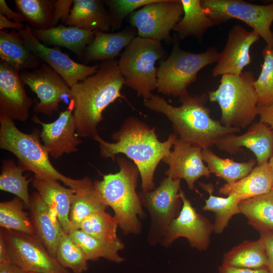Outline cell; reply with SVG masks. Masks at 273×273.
Instances as JSON below:
<instances>
[{
	"mask_svg": "<svg viewBox=\"0 0 273 273\" xmlns=\"http://www.w3.org/2000/svg\"><path fill=\"white\" fill-rule=\"evenodd\" d=\"M115 143H109L99 135L94 139L99 144L102 157L115 159V155L125 154L137 166L141 177L143 192L155 189L154 175L160 161L170 153V149L177 138L171 133L168 139L160 142L155 128H150L139 119L130 117L125 120L120 129L113 133Z\"/></svg>",
	"mask_w": 273,
	"mask_h": 273,
	"instance_id": "obj_1",
	"label": "cell"
},
{
	"mask_svg": "<svg viewBox=\"0 0 273 273\" xmlns=\"http://www.w3.org/2000/svg\"><path fill=\"white\" fill-rule=\"evenodd\" d=\"M218 54L214 48L200 53L185 51L175 42L169 56L157 68L158 92L179 97L188 94L187 88L197 80L198 72L216 63Z\"/></svg>",
	"mask_w": 273,
	"mask_h": 273,
	"instance_id": "obj_8",
	"label": "cell"
},
{
	"mask_svg": "<svg viewBox=\"0 0 273 273\" xmlns=\"http://www.w3.org/2000/svg\"><path fill=\"white\" fill-rule=\"evenodd\" d=\"M93 31H108L112 28L110 14L99 0H73L70 15L65 22Z\"/></svg>",
	"mask_w": 273,
	"mask_h": 273,
	"instance_id": "obj_24",
	"label": "cell"
},
{
	"mask_svg": "<svg viewBox=\"0 0 273 273\" xmlns=\"http://www.w3.org/2000/svg\"><path fill=\"white\" fill-rule=\"evenodd\" d=\"M206 14L216 24L238 19L252 28L266 46L273 48V1L268 5H256L243 0H202Z\"/></svg>",
	"mask_w": 273,
	"mask_h": 273,
	"instance_id": "obj_9",
	"label": "cell"
},
{
	"mask_svg": "<svg viewBox=\"0 0 273 273\" xmlns=\"http://www.w3.org/2000/svg\"><path fill=\"white\" fill-rule=\"evenodd\" d=\"M107 207L98 196L94 184L87 177L84 185L75 191L72 199L69 214L71 231L78 229L81 222L90 215L105 210Z\"/></svg>",
	"mask_w": 273,
	"mask_h": 273,
	"instance_id": "obj_32",
	"label": "cell"
},
{
	"mask_svg": "<svg viewBox=\"0 0 273 273\" xmlns=\"http://www.w3.org/2000/svg\"><path fill=\"white\" fill-rule=\"evenodd\" d=\"M21 73L0 63V113L13 120L26 121L32 100L27 96Z\"/></svg>",
	"mask_w": 273,
	"mask_h": 273,
	"instance_id": "obj_20",
	"label": "cell"
},
{
	"mask_svg": "<svg viewBox=\"0 0 273 273\" xmlns=\"http://www.w3.org/2000/svg\"><path fill=\"white\" fill-rule=\"evenodd\" d=\"M0 58L1 62L19 72L36 69L42 63L26 48L15 29L10 32L0 31Z\"/></svg>",
	"mask_w": 273,
	"mask_h": 273,
	"instance_id": "obj_26",
	"label": "cell"
},
{
	"mask_svg": "<svg viewBox=\"0 0 273 273\" xmlns=\"http://www.w3.org/2000/svg\"><path fill=\"white\" fill-rule=\"evenodd\" d=\"M183 14L181 0H158L132 13L130 22L138 36L169 41L170 31Z\"/></svg>",
	"mask_w": 273,
	"mask_h": 273,
	"instance_id": "obj_12",
	"label": "cell"
},
{
	"mask_svg": "<svg viewBox=\"0 0 273 273\" xmlns=\"http://www.w3.org/2000/svg\"><path fill=\"white\" fill-rule=\"evenodd\" d=\"M0 14L5 16L9 20L12 19L17 23H22V22L25 21V18L22 15L10 9L5 0L0 1Z\"/></svg>",
	"mask_w": 273,
	"mask_h": 273,
	"instance_id": "obj_45",
	"label": "cell"
},
{
	"mask_svg": "<svg viewBox=\"0 0 273 273\" xmlns=\"http://www.w3.org/2000/svg\"><path fill=\"white\" fill-rule=\"evenodd\" d=\"M218 273H269L267 268L251 269L220 265Z\"/></svg>",
	"mask_w": 273,
	"mask_h": 273,
	"instance_id": "obj_46",
	"label": "cell"
},
{
	"mask_svg": "<svg viewBox=\"0 0 273 273\" xmlns=\"http://www.w3.org/2000/svg\"><path fill=\"white\" fill-rule=\"evenodd\" d=\"M259 121L268 125L273 130V104L257 106Z\"/></svg>",
	"mask_w": 273,
	"mask_h": 273,
	"instance_id": "obj_44",
	"label": "cell"
},
{
	"mask_svg": "<svg viewBox=\"0 0 273 273\" xmlns=\"http://www.w3.org/2000/svg\"><path fill=\"white\" fill-rule=\"evenodd\" d=\"M32 183L43 201L56 214L63 230L69 234L71 229L69 214L75 191L50 178L34 176Z\"/></svg>",
	"mask_w": 273,
	"mask_h": 273,
	"instance_id": "obj_23",
	"label": "cell"
},
{
	"mask_svg": "<svg viewBox=\"0 0 273 273\" xmlns=\"http://www.w3.org/2000/svg\"><path fill=\"white\" fill-rule=\"evenodd\" d=\"M262 55L263 62L261 71L254 81L258 106L273 104V48L266 46Z\"/></svg>",
	"mask_w": 273,
	"mask_h": 273,
	"instance_id": "obj_40",
	"label": "cell"
},
{
	"mask_svg": "<svg viewBox=\"0 0 273 273\" xmlns=\"http://www.w3.org/2000/svg\"><path fill=\"white\" fill-rule=\"evenodd\" d=\"M184 16L173 28L180 39L193 36L202 38L205 31L216 23L204 12L201 0H181Z\"/></svg>",
	"mask_w": 273,
	"mask_h": 273,
	"instance_id": "obj_30",
	"label": "cell"
},
{
	"mask_svg": "<svg viewBox=\"0 0 273 273\" xmlns=\"http://www.w3.org/2000/svg\"><path fill=\"white\" fill-rule=\"evenodd\" d=\"M25 27L22 23H17L13 22L6 17L5 16L0 14V29L1 30L5 28H12L18 31L23 29Z\"/></svg>",
	"mask_w": 273,
	"mask_h": 273,
	"instance_id": "obj_47",
	"label": "cell"
},
{
	"mask_svg": "<svg viewBox=\"0 0 273 273\" xmlns=\"http://www.w3.org/2000/svg\"><path fill=\"white\" fill-rule=\"evenodd\" d=\"M260 37L253 30L248 31L237 24L230 30L222 51L219 53L216 65L212 70L213 77L224 74L239 75L251 63L250 49Z\"/></svg>",
	"mask_w": 273,
	"mask_h": 273,
	"instance_id": "obj_16",
	"label": "cell"
},
{
	"mask_svg": "<svg viewBox=\"0 0 273 273\" xmlns=\"http://www.w3.org/2000/svg\"><path fill=\"white\" fill-rule=\"evenodd\" d=\"M255 78L251 71L239 75L224 74L214 90L208 92V99L217 102L221 110V123L226 127L244 129L258 115Z\"/></svg>",
	"mask_w": 273,
	"mask_h": 273,
	"instance_id": "obj_6",
	"label": "cell"
},
{
	"mask_svg": "<svg viewBox=\"0 0 273 273\" xmlns=\"http://www.w3.org/2000/svg\"><path fill=\"white\" fill-rule=\"evenodd\" d=\"M124 84L118 62L103 61L97 72L70 87V102L78 136L94 139L103 112L119 98Z\"/></svg>",
	"mask_w": 273,
	"mask_h": 273,
	"instance_id": "obj_2",
	"label": "cell"
},
{
	"mask_svg": "<svg viewBox=\"0 0 273 273\" xmlns=\"http://www.w3.org/2000/svg\"><path fill=\"white\" fill-rule=\"evenodd\" d=\"M39 130L35 129L30 134L20 131L14 120L0 113V147L8 151L18 158L19 163L34 176L60 180L75 191L85 183L86 177L74 179L59 172L52 165L46 148L39 140Z\"/></svg>",
	"mask_w": 273,
	"mask_h": 273,
	"instance_id": "obj_5",
	"label": "cell"
},
{
	"mask_svg": "<svg viewBox=\"0 0 273 273\" xmlns=\"http://www.w3.org/2000/svg\"><path fill=\"white\" fill-rule=\"evenodd\" d=\"M0 273H28L11 261L0 263Z\"/></svg>",
	"mask_w": 273,
	"mask_h": 273,
	"instance_id": "obj_48",
	"label": "cell"
},
{
	"mask_svg": "<svg viewBox=\"0 0 273 273\" xmlns=\"http://www.w3.org/2000/svg\"><path fill=\"white\" fill-rule=\"evenodd\" d=\"M73 110L70 102L68 108L60 112L59 117L51 123L42 122L35 115L32 117L34 122L42 126L40 138L48 152L54 159L77 151L82 142L76 134Z\"/></svg>",
	"mask_w": 273,
	"mask_h": 273,
	"instance_id": "obj_18",
	"label": "cell"
},
{
	"mask_svg": "<svg viewBox=\"0 0 273 273\" xmlns=\"http://www.w3.org/2000/svg\"><path fill=\"white\" fill-rule=\"evenodd\" d=\"M31 30L35 37L44 44L65 48L75 54L81 60L86 47L93 41L96 32L63 25L46 29L31 27Z\"/></svg>",
	"mask_w": 273,
	"mask_h": 273,
	"instance_id": "obj_22",
	"label": "cell"
},
{
	"mask_svg": "<svg viewBox=\"0 0 273 273\" xmlns=\"http://www.w3.org/2000/svg\"><path fill=\"white\" fill-rule=\"evenodd\" d=\"M28 273H37V272H29Z\"/></svg>",
	"mask_w": 273,
	"mask_h": 273,
	"instance_id": "obj_51",
	"label": "cell"
},
{
	"mask_svg": "<svg viewBox=\"0 0 273 273\" xmlns=\"http://www.w3.org/2000/svg\"><path fill=\"white\" fill-rule=\"evenodd\" d=\"M10 261L4 239L0 236V263Z\"/></svg>",
	"mask_w": 273,
	"mask_h": 273,
	"instance_id": "obj_49",
	"label": "cell"
},
{
	"mask_svg": "<svg viewBox=\"0 0 273 273\" xmlns=\"http://www.w3.org/2000/svg\"><path fill=\"white\" fill-rule=\"evenodd\" d=\"M164 55L160 41L135 37L118 62L124 85L135 91L144 100L150 99L153 96L151 92L157 88V68L155 64Z\"/></svg>",
	"mask_w": 273,
	"mask_h": 273,
	"instance_id": "obj_7",
	"label": "cell"
},
{
	"mask_svg": "<svg viewBox=\"0 0 273 273\" xmlns=\"http://www.w3.org/2000/svg\"><path fill=\"white\" fill-rule=\"evenodd\" d=\"M198 184L209 194L208 198L205 200L202 209L215 213L213 232L216 234H220L227 227L232 217L241 213L239 203L241 200L234 195L226 197L215 196L213 195L214 188L212 184L202 182H199Z\"/></svg>",
	"mask_w": 273,
	"mask_h": 273,
	"instance_id": "obj_31",
	"label": "cell"
},
{
	"mask_svg": "<svg viewBox=\"0 0 273 273\" xmlns=\"http://www.w3.org/2000/svg\"><path fill=\"white\" fill-rule=\"evenodd\" d=\"M25 170L20 164H16L12 159L4 160L0 175V189L16 195L28 208L30 197L28 187L31 179H27L26 176L23 175Z\"/></svg>",
	"mask_w": 273,
	"mask_h": 273,
	"instance_id": "obj_36",
	"label": "cell"
},
{
	"mask_svg": "<svg viewBox=\"0 0 273 273\" xmlns=\"http://www.w3.org/2000/svg\"><path fill=\"white\" fill-rule=\"evenodd\" d=\"M18 31L26 48L61 75L70 87L96 73L99 68L97 64L87 66L77 63L59 49L44 44L35 37L28 24Z\"/></svg>",
	"mask_w": 273,
	"mask_h": 273,
	"instance_id": "obj_15",
	"label": "cell"
},
{
	"mask_svg": "<svg viewBox=\"0 0 273 273\" xmlns=\"http://www.w3.org/2000/svg\"><path fill=\"white\" fill-rule=\"evenodd\" d=\"M118 222L114 216L105 210L95 212L85 218L78 229L98 239L108 243L120 241L117 235Z\"/></svg>",
	"mask_w": 273,
	"mask_h": 273,
	"instance_id": "obj_38",
	"label": "cell"
},
{
	"mask_svg": "<svg viewBox=\"0 0 273 273\" xmlns=\"http://www.w3.org/2000/svg\"><path fill=\"white\" fill-rule=\"evenodd\" d=\"M260 234L265 246L268 260L267 269L269 273H273V234Z\"/></svg>",
	"mask_w": 273,
	"mask_h": 273,
	"instance_id": "obj_43",
	"label": "cell"
},
{
	"mask_svg": "<svg viewBox=\"0 0 273 273\" xmlns=\"http://www.w3.org/2000/svg\"><path fill=\"white\" fill-rule=\"evenodd\" d=\"M28 208L35 235L51 255L56 258L63 230L56 214L43 201L38 192H34L30 196Z\"/></svg>",
	"mask_w": 273,
	"mask_h": 273,
	"instance_id": "obj_21",
	"label": "cell"
},
{
	"mask_svg": "<svg viewBox=\"0 0 273 273\" xmlns=\"http://www.w3.org/2000/svg\"><path fill=\"white\" fill-rule=\"evenodd\" d=\"M68 234L81 248L88 260L95 261L104 258L109 261L119 263L125 260L118 254V251L124 248L121 240L116 243H108L86 234L79 229L72 230Z\"/></svg>",
	"mask_w": 273,
	"mask_h": 273,
	"instance_id": "obj_33",
	"label": "cell"
},
{
	"mask_svg": "<svg viewBox=\"0 0 273 273\" xmlns=\"http://www.w3.org/2000/svg\"><path fill=\"white\" fill-rule=\"evenodd\" d=\"M73 1L57 0L55 1L52 26L55 27L61 21L65 23L70 13Z\"/></svg>",
	"mask_w": 273,
	"mask_h": 273,
	"instance_id": "obj_42",
	"label": "cell"
},
{
	"mask_svg": "<svg viewBox=\"0 0 273 273\" xmlns=\"http://www.w3.org/2000/svg\"><path fill=\"white\" fill-rule=\"evenodd\" d=\"M173 145V150L162 159L169 166L165 174L173 179H185L189 189L196 190L195 182L211 174L204 163L202 149L178 138Z\"/></svg>",
	"mask_w": 273,
	"mask_h": 273,
	"instance_id": "obj_17",
	"label": "cell"
},
{
	"mask_svg": "<svg viewBox=\"0 0 273 273\" xmlns=\"http://www.w3.org/2000/svg\"><path fill=\"white\" fill-rule=\"evenodd\" d=\"M221 151L230 154L242 151L243 147L255 155L258 165L268 162L273 154V130L260 121L253 122L242 134H228L215 144Z\"/></svg>",
	"mask_w": 273,
	"mask_h": 273,
	"instance_id": "obj_19",
	"label": "cell"
},
{
	"mask_svg": "<svg viewBox=\"0 0 273 273\" xmlns=\"http://www.w3.org/2000/svg\"><path fill=\"white\" fill-rule=\"evenodd\" d=\"M268 162L269 164L270 165V168H271V171H272V175H273V154L271 156V157L270 158V159H269V161Z\"/></svg>",
	"mask_w": 273,
	"mask_h": 273,
	"instance_id": "obj_50",
	"label": "cell"
},
{
	"mask_svg": "<svg viewBox=\"0 0 273 273\" xmlns=\"http://www.w3.org/2000/svg\"><path fill=\"white\" fill-rule=\"evenodd\" d=\"M273 190V175L268 162L254 167L244 177L225 183L219 189L220 194L234 195L242 200L265 194Z\"/></svg>",
	"mask_w": 273,
	"mask_h": 273,
	"instance_id": "obj_25",
	"label": "cell"
},
{
	"mask_svg": "<svg viewBox=\"0 0 273 273\" xmlns=\"http://www.w3.org/2000/svg\"><path fill=\"white\" fill-rule=\"evenodd\" d=\"M158 0H109L105 3L109 9L112 28H119L123 19L139 8L157 2Z\"/></svg>",
	"mask_w": 273,
	"mask_h": 273,
	"instance_id": "obj_41",
	"label": "cell"
},
{
	"mask_svg": "<svg viewBox=\"0 0 273 273\" xmlns=\"http://www.w3.org/2000/svg\"><path fill=\"white\" fill-rule=\"evenodd\" d=\"M179 196L183 203L180 211L171 222L160 243L168 247L175 240L184 237L192 247L200 251L206 250L213 232V224L196 211L181 189Z\"/></svg>",
	"mask_w": 273,
	"mask_h": 273,
	"instance_id": "obj_13",
	"label": "cell"
},
{
	"mask_svg": "<svg viewBox=\"0 0 273 273\" xmlns=\"http://www.w3.org/2000/svg\"><path fill=\"white\" fill-rule=\"evenodd\" d=\"M120 170L115 173L104 175L93 184L104 204L110 207L122 233L138 235L142 230L139 219L146 214L141 199L136 192L139 170L134 163L122 157L116 158Z\"/></svg>",
	"mask_w": 273,
	"mask_h": 273,
	"instance_id": "obj_4",
	"label": "cell"
},
{
	"mask_svg": "<svg viewBox=\"0 0 273 273\" xmlns=\"http://www.w3.org/2000/svg\"><path fill=\"white\" fill-rule=\"evenodd\" d=\"M180 179L167 176L153 190L141 192L139 195L148 210L151 220L149 241L160 242L171 222L179 214L182 207L179 196Z\"/></svg>",
	"mask_w": 273,
	"mask_h": 273,
	"instance_id": "obj_11",
	"label": "cell"
},
{
	"mask_svg": "<svg viewBox=\"0 0 273 273\" xmlns=\"http://www.w3.org/2000/svg\"><path fill=\"white\" fill-rule=\"evenodd\" d=\"M21 75L39 100L33 108L36 113L52 116L54 111H59L61 101L70 99V87L61 75L44 63L32 71H23Z\"/></svg>",
	"mask_w": 273,
	"mask_h": 273,
	"instance_id": "obj_14",
	"label": "cell"
},
{
	"mask_svg": "<svg viewBox=\"0 0 273 273\" xmlns=\"http://www.w3.org/2000/svg\"><path fill=\"white\" fill-rule=\"evenodd\" d=\"M0 236L10 261L27 272L70 273L48 251L35 235L6 229Z\"/></svg>",
	"mask_w": 273,
	"mask_h": 273,
	"instance_id": "obj_10",
	"label": "cell"
},
{
	"mask_svg": "<svg viewBox=\"0 0 273 273\" xmlns=\"http://www.w3.org/2000/svg\"><path fill=\"white\" fill-rule=\"evenodd\" d=\"M56 259L64 267L73 273H83L88 269V260L81 248L63 230L61 231Z\"/></svg>",
	"mask_w": 273,
	"mask_h": 273,
	"instance_id": "obj_39",
	"label": "cell"
},
{
	"mask_svg": "<svg viewBox=\"0 0 273 273\" xmlns=\"http://www.w3.org/2000/svg\"><path fill=\"white\" fill-rule=\"evenodd\" d=\"M134 37L131 30L115 33L96 31L93 41L84 51L82 61L89 62L114 59Z\"/></svg>",
	"mask_w": 273,
	"mask_h": 273,
	"instance_id": "obj_27",
	"label": "cell"
},
{
	"mask_svg": "<svg viewBox=\"0 0 273 273\" xmlns=\"http://www.w3.org/2000/svg\"><path fill=\"white\" fill-rule=\"evenodd\" d=\"M267 256L262 239L244 241L226 252L223 256L222 265L258 269L267 268Z\"/></svg>",
	"mask_w": 273,
	"mask_h": 273,
	"instance_id": "obj_28",
	"label": "cell"
},
{
	"mask_svg": "<svg viewBox=\"0 0 273 273\" xmlns=\"http://www.w3.org/2000/svg\"><path fill=\"white\" fill-rule=\"evenodd\" d=\"M202 155L210 172L222 178L226 183L236 181L247 175L257 162L254 159L245 162H238L231 159L221 158L211 148L202 149Z\"/></svg>",
	"mask_w": 273,
	"mask_h": 273,
	"instance_id": "obj_34",
	"label": "cell"
},
{
	"mask_svg": "<svg viewBox=\"0 0 273 273\" xmlns=\"http://www.w3.org/2000/svg\"><path fill=\"white\" fill-rule=\"evenodd\" d=\"M55 1L15 0L18 12L32 27L46 29L52 27L53 15Z\"/></svg>",
	"mask_w": 273,
	"mask_h": 273,
	"instance_id": "obj_35",
	"label": "cell"
},
{
	"mask_svg": "<svg viewBox=\"0 0 273 273\" xmlns=\"http://www.w3.org/2000/svg\"><path fill=\"white\" fill-rule=\"evenodd\" d=\"M24 202L18 197L0 203V225L7 230L35 235L32 222L24 210ZM36 236V235H35Z\"/></svg>",
	"mask_w": 273,
	"mask_h": 273,
	"instance_id": "obj_37",
	"label": "cell"
},
{
	"mask_svg": "<svg viewBox=\"0 0 273 273\" xmlns=\"http://www.w3.org/2000/svg\"><path fill=\"white\" fill-rule=\"evenodd\" d=\"M208 95L191 96L188 93L179 97L181 105L173 106L165 99L153 95L144 101L149 109L165 115L171 121L175 133L185 142L202 149L211 148L223 136L239 132L240 128L223 125L213 119L206 106Z\"/></svg>",
	"mask_w": 273,
	"mask_h": 273,
	"instance_id": "obj_3",
	"label": "cell"
},
{
	"mask_svg": "<svg viewBox=\"0 0 273 273\" xmlns=\"http://www.w3.org/2000/svg\"><path fill=\"white\" fill-rule=\"evenodd\" d=\"M241 213L260 233L273 234V190L262 195L241 201Z\"/></svg>",
	"mask_w": 273,
	"mask_h": 273,
	"instance_id": "obj_29",
	"label": "cell"
}]
</instances>
